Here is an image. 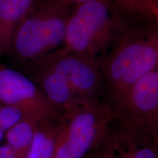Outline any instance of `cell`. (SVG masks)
<instances>
[{
	"mask_svg": "<svg viewBox=\"0 0 158 158\" xmlns=\"http://www.w3.org/2000/svg\"><path fill=\"white\" fill-rule=\"evenodd\" d=\"M96 158H102V155H101L100 156H99V157H97Z\"/></svg>",
	"mask_w": 158,
	"mask_h": 158,
	"instance_id": "20",
	"label": "cell"
},
{
	"mask_svg": "<svg viewBox=\"0 0 158 158\" xmlns=\"http://www.w3.org/2000/svg\"><path fill=\"white\" fill-rule=\"evenodd\" d=\"M72 6L64 0H35L15 27L9 54L30 64L62 47Z\"/></svg>",
	"mask_w": 158,
	"mask_h": 158,
	"instance_id": "1",
	"label": "cell"
},
{
	"mask_svg": "<svg viewBox=\"0 0 158 158\" xmlns=\"http://www.w3.org/2000/svg\"><path fill=\"white\" fill-rule=\"evenodd\" d=\"M114 21L109 0L75 5L68 19L62 49L94 58L112 37Z\"/></svg>",
	"mask_w": 158,
	"mask_h": 158,
	"instance_id": "4",
	"label": "cell"
},
{
	"mask_svg": "<svg viewBox=\"0 0 158 158\" xmlns=\"http://www.w3.org/2000/svg\"><path fill=\"white\" fill-rule=\"evenodd\" d=\"M5 131L2 129V128H0V143H1V141H2L3 138H5Z\"/></svg>",
	"mask_w": 158,
	"mask_h": 158,
	"instance_id": "19",
	"label": "cell"
},
{
	"mask_svg": "<svg viewBox=\"0 0 158 158\" xmlns=\"http://www.w3.org/2000/svg\"><path fill=\"white\" fill-rule=\"evenodd\" d=\"M125 158H158V138L152 135L124 131L121 138Z\"/></svg>",
	"mask_w": 158,
	"mask_h": 158,
	"instance_id": "12",
	"label": "cell"
},
{
	"mask_svg": "<svg viewBox=\"0 0 158 158\" xmlns=\"http://www.w3.org/2000/svg\"><path fill=\"white\" fill-rule=\"evenodd\" d=\"M28 76L62 114L87 101L83 100L76 93L62 75L40 59L29 64Z\"/></svg>",
	"mask_w": 158,
	"mask_h": 158,
	"instance_id": "8",
	"label": "cell"
},
{
	"mask_svg": "<svg viewBox=\"0 0 158 158\" xmlns=\"http://www.w3.org/2000/svg\"><path fill=\"white\" fill-rule=\"evenodd\" d=\"M116 110L124 131L158 138V65L131 86Z\"/></svg>",
	"mask_w": 158,
	"mask_h": 158,
	"instance_id": "5",
	"label": "cell"
},
{
	"mask_svg": "<svg viewBox=\"0 0 158 158\" xmlns=\"http://www.w3.org/2000/svg\"><path fill=\"white\" fill-rule=\"evenodd\" d=\"M44 122L23 116L5 132L6 143L17 158H26L39 126Z\"/></svg>",
	"mask_w": 158,
	"mask_h": 158,
	"instance_id": "10",
	"label": "cell"
},
{
	"mask_svg": "<svg viewBox=\"0 0 158 158\" xmlns=\"http://www.w3.org/2000/svg\"><path fill=\"white\" fill-rule=\"evenodd\" d=\"M115 113L98 99L67 110L60 117L54 158H86L108 135Z\"/></svg>",
	"mask_w": 158,
	"mask_h": 158,
	"instance_id": "2",
	"label": "cell"
},
{
	"mask_svg": "<svg viewBox=\"0 0 158 158\" xmlns=\"http://www.w3.org/2000/svg\"><path fill=\"white\" fill-rule=\"evenodd\" d=\"M0 158H17L7 144L0 145Z\"/></svg>",
	"mask_w": 158,
	"mask_h": 158,
	"instance_id": "15",
	"label": "cell"
},
{
	"mask_svg": "<svg viewBox=\"0 0 158 158\" xmlns=\"http://www.w3.org/2000/svg\"><path fill=\"white\" fill-rule=\"evenodd\" d=\"M158 65V36L122 38L100 67L115 104L142 77Z\"/></svg>",
	"mask_w": 158,
	"mask_h": 158,
	"instance_id": "3",
	"label": "cell"
},
{
	"mask_svg": "<svg viewBox=\"0 0 158 158\" xmlns=\"http://www.w3.org/2000/svg\"><path fill=\"white\" fill-rule=\"evenodd\" d=\"M35 0H0V56L9 54L15 27Z\"/></svg>",
	"mask_w": 158,
	"mask_h": 158,
	"instance_id": "9",
	"label": "cell"
},
{
	"mask_svg": "<svg viewBox=\"0 0 158 158\" xmlns=\"http://www.w3.org/2000/svg\"><path fill=\"white\" fill-rule=\"evenodd\" d=\"M122 8L135 13H149L157 0H114Z\"/></svg>",
	"mask_w": 158,
	"mask_h": 158,
	"instance_id": "14",
	"label": "cell"
},
{
	"mask_svg": "<svg viewBox=\"0 0 158 158\" xmlns=\"http://www.w3.org/2000/svg\"><path fill=\"white\" fill-rule=\"evenodd\" d=\"M102 158H103V157H102Z\"/></svg>",
	"mask_w": 158,
	"mask_h": 158,
	"instance_id": "21",
	"label": "cell"
},
{
	"mask_svg": "<svg viewBox=\"0 0 158 158\" xmlns=\"http://www.w3.org/2000/svg\"><path fill=\"white\" fill-rule=\"evenodd\" d=\"M157 3H158V0H157Z\"/></svg>",
	"mask_w": 158,
	"mask_h": 158,
	"instance_id": "22",
	"label": "cell"
},
{
	"mask_svg": "<svg viewBox=\"0 0 158 158\" xmlns=\"http://www.w3.org/2000/svg\"><path fill=\"white\" fill-rule=\"evenodd\" d=\"M23 116V114L17 108L0 102V128L5 132Z\"/></svg>",
	"mask_w": 158,
	"mask_h": 158,
	"instance_id": "13",
	"label": "cell"
},
{
	"mask_svg": "<svg viewBox=\"0 0 158 158\" xmlns=\"http://www.w3.org/2000/svg\"><path fill=\"white\" fill-rule=\"evenodd\" d=\"M64 1H66L67 2H68L72 5H77L78 4L84 3L89 1H93V0H64ZM109 1H110V0H109Z\"/></svg>",
	"mask_w": 158,
	"mask_h": 158,
	"instance_id": "16",
	"label": "cell"
},
{
	"mask_svg": "<svg viewBox=\"0 0 158 158\" xmlns=\"http://www.w3.org/2000/svg\"><path fill=\"white\" fill-rule=\"evenodd\" d=\"M150 13L152 14L155 17V19H157V21L158 23V5H155V6H153L152 8L150 10Z\"/></svg>",
	"mask_w": 158,
	"mask_h": 158,
	"instance_id": "17",
	"label": "cell"
},
{
	"mask_svg": "<svg viewBox=\"0 0 158 158\" xmlns=\"http://www.w3.org/2000/svg\"><path fill=\"white\" fill-rule=\"evenodd\" d=\"M40 59L62 75L83 100L97 99L102 78L94 58L60 48Z\"/></svg>",
	"mask_w": 158,
	"mask_h": 158,
	"instance_id": "7",
	"label": "cell"
},
{
	"mask_svg": "<svg viewBox=\"0 0 158 158\" xmlns=\"http://www.w3.org/2000/svg\"><path fill=\"white\" fill-rule=\"evenodd\" d=\"M0 102L17 108L24 116L40 122L57 120L62 114L29 76L1 62Z\"/></svg>",
	"mask_w": 158,
	"mask_h": 158,
	"instance_id": "6",
	"label": "cell"
},
{
	"mask_svg": "<svg viewBox=\"0 0 158 158\" xmlns=\"http://www.w3.org/2000/svg\"><path fill=\"white\" fill-rule=\"evenodd\" d=\"M102 157L103 158H111L110 157V150L109 149H107L106 152H104L103 153H102ZM118 158H125L124 157V156L121 154V156H120Z\"/></svg>",
	"mask_w": 158,
	"mask_h": 158,
	"instance_id": "18",
	"label": "cell"
},
{
	"mask_svg": "<svg viewBox=\"0 0 158 158\" xmlns=\"http://www.w3.org/2000/svg\"><path fill=\"white\" fill-rule=\"evenodd\" d=\"M59 127L60 118L41 123L26 158H54Z\"/></svg>",
	"mask_w": 158,
	"mask_h": 158,
	"instance_id": "11",
	"label": "cell"
}]
</instances>
